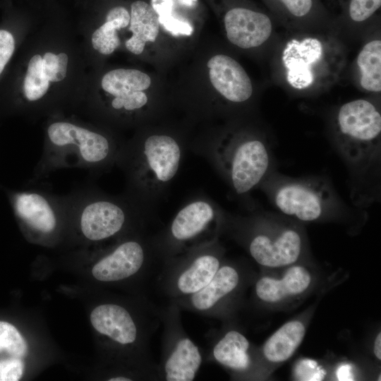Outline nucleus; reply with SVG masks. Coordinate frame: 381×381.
<instances>
[{"mask_svg": "<svg viewBox=\"0 0 381 381\" xmlns=\"http://www.w3.org/2000/svg\"><path fill=\"white\" fill-rule=\"evenodd\" d=\"M124 147L99 131L65 120L53 121L47 128L44 149L32 181L42 180L63 168L105 172L119 167Z\"/></svg>", "mask_w": 381, "mask_h": 381, "instance_id": "f257e3e1", "label": "nucleus"}, {"mask_svg": "<svg viewBox=\"0 0 381 381\" xmlns=\"http://www.w3.org/2000/svg\"><path fill=\"white\" fill-rule=\"evenodd\" d=\"M174 135L153 133L125 145L119 167L126 176L125 194L151 213L176 176L184 154Z\"/></svg>", "mask_w": 381, "mask_h": 381, "instance_id": "f03ea898", "label": "nucleus"}, {"mask_svg": "<svg viewBox=\"0 0 381 381\" xmlns=\"http://www.w3.org/2000/svg\"><path fill=\"white\" fill-rule=\"evenodd\" d=\"M67 198L68 221H73L82 236L92 242L141 231L150 214L125 193L112 195L85 187L68 194Z\"/></svg>", "mask_w": 381, "mask_h": 381, "instance_id": "7ed1b4c3", "label": "nucleus"}, {"mask_svg": "<svg viewBox=\"0 0 381 381\" xmlns=\"http://www.w3.org/2000/svg\"><path fill=\"white\" fill-rule=\"evenodd\" d=\"M206 158L238 196H245L269 176L271 155L260 136L230 133L192 150Z\"/></svg>", "mask_w": 381, "mask_h": 381, "instance_id": "20e7f679", "label": "nucleus"}, {"mask_svg": "<svg viewBox=\"0 0 381 381\" xmlns=\"http://www.w3.org/2000/svg\"><path fill=\"white\" fill-rule=\"evenodd\" d=\"M334 135L339 152L351 170L368 174L381 152V114L371 101L358 99L342 104L336 113Z\"/></svg>", "mask_w": 381, "mask_h": 381, "instance_id": "39448f33", "label": "nucleus"}, {"mask_svg": "<svg viewBox=\"0 0 381 381\" xmlns=\"http://www.w3.org/2000/svg\"><path fill=\"white\" fill-rule=\"evenodd\" d=\"M282 60L291 87L299 91H314L337 81L346 59L343 49L334 39L306 36L287 42Z\"/></svg>", "mask_w": 381, "mask_h": 381, "instance_id": "423d86ee", "label": "nucleus"}, {"mask_svg": "<svg viewBox=\"0 0 381 381\" xmlns=\"http://www.w3.org/2000/svg\"><path fill=\"white\" fill-rule=\"evenodd\" d=\"M226 219L219 205L206 196L186 202L169 224L153 235L162 264L193 248L218 240Z\"/></svg>", "mask_w": 381, "mask_h": 381, "instance_id": "0eeeda50", "label": "nucleus"}, {"mask_svg": "<svg viewBox=\"0 0 381 381\" xmlns=\"http://www.w3.org/2000/svg\"><path fill=\"white\" fill-rule=\"evenodd\" d=\"M261 185L280 212L301 222L328 218L344 209L332 186L322 177L274 176Z\"/></svg>", "mask_w": 381, "mask_h": 381, "instance_id": "6e6552de", "label": "nucleus"}, {"mask_svg": "<svg viewBox=\"0 0 381 381\" xmlns=\"http://www.w3.org/2000/svg\"><path fill=\"white\" fill-rule=\"evenodd\" d=\"M227 222L235 226L238 240L250 257L262 267H288L295 264L303 253V235L292 225L260 217L239 221L228 217Z\"/></svg>", "mask_w": 381, "mask_h": 381, "instance_id": "1a4fd4ad", "label": "nucleus"}, {"mask_svg": "<svg viewBox=\"0 0 381 381\" xmlns=\"http://www.w3.org/2000/svg\"><path fill=\"white\" fill-rule=\"evenodd\" d=\"M224 252L218 239L167 260L156 277L159 292L169 301L197 292L214 277L224 260Z\"/></svg>", "mask_w": 381, "mask_h": 381, "instance_id": "9d476101", "label": "nucleus"}, {"mask_svg": "<svg viewBox=\"0 0 381 381\" xmlns=\"http://www.w3.org/2000/svg\"><path fill=\"white\" fill-rule=\"evenodd\" d=\"M181 310L172 301L159 309L163 325L159 380L192 381L204 360L201 350L183 329Z\"/></svg>", "mask_w": 381, "mask_h": 381, "instance_id": "9b49d317", "label": "nucleus"}, {"mask_svg": "<svg viewBox=\"0 0 381 381\" xmlns=\"http://www.w3.org/2000/svg\"><path fill=\"white\" fill-rule=\"evenodd\" d=\"M159 308L155 304L135 315L128 308L116 303L97 306L90 321L99 334L121 346H131L147 358L152 359L150 339L161 322Z\"/></svg>", "mask_w": 381, "mask_h": 381, "instance_id": "f8f14e48", "label": "nucleus"}, {"mask_svg": "<svg viewBox=\"0 0 381 381\" xmlns=\"http://www.w3.org/2000/svg\"><path fill=\"white\" fill-rule=\"evenodd\" d=\"M162 262L153 236L142 231L126 237L104 254L93 266V277L102 282H119L144 274L159 272Z\"/></svg>", "mask_w": 381, "mask_h": 381, "instance_id": "ddd939ff", "label": "nucleus"}, {"mask_svg": "<svg viewBox=\"0 0 381 381\" xmlns=\"http://www.w3.org/2000/svg\"><path fill=\"white\" fill-rule=\"evenodd\" d=\"M246 272L237 264L224 260L203 288L193 294L169 301L205 317L226 319L246 282Z\"/></svg>", "mask_w": 381, "mask_h": 381, "instance_id": "4468645a", "label": "nucleus"}, {"mask_svg": "<svg viewBox=\"0 0 381 381\" xmlns=\"http://www.w3.org/2000/svg\"><path fill=\"white\" fill-rule=\"evenodd\" d=\"M9 198L17 219L35 238H49L56 234L62 221H68L67 195L30 188L11 191Z\"/></svg>", "mask_w": 381, "mask_h": 381, "instance_id": "2eb2a0df", "label": "nucleus"}, {"mask_svg": "<svg viewBox=\"0 0 381 381\" xmlns=\"http://www.w3.org/2000/svg\"><path fill=\"white\" fill-rule=\"evenodd\" d=\"M204 360L217 363L236 377H248L257 369L255 351L246 335L231 325L210 334Z\"/></svg>", "mask_w": 381, "mask_h": 381, "instance_id": "dca6fc26", "label": "nucleus"}, {"mask_svg": "<svg viewBox=\"0 0 381 381\" xmlns=\"http://www.w3.org/2000/svg\"><path fill=\"white\" fill-rule=\"evenodd\" d=\"M224 25L228 40L241 49L261 46L273 30L272 20L267 14L243 6L229 9L224 16Z\"/></svg>", "mask_w": 381, "mask_h": 381, "instance_id": "f3484780", "label": "nucleus"}, {"mask_svg": "<svg viewBox=\"0 0 381 381\" xmlns=\"http://www.w3.org/2000/svg\"><path fill=\"white\" fill-rule=\"evenodd\" d=\"M209 78L216 91L226 100L241 104L252 96V82L242 66L225 54L213 56L207 63Z\"/></svg>", "mask_w": 381, "mask_h": 381, "instance_id": "a211bd4d", "label": "nucleus"}, {"mask_svg": "<svg viewBox=\"0 0 381 381\" xmlns=\"http://www.w3.org/2000/svg\"><path fill=\"white\" fill-rule=\"evenodd\" d=\"M313 282L309 270L302 265L288 266L280 277L263 275L253 287L255 298L265 304H279L305 293Z\"/></svg>", "mask_w": 381, "mask_h": 381, "instance_id": "6ab92c4d", "label": "nucleus"}, {"mask_svg": "<svg viewBox=\"0 0 381 381\" xmlns=\"http://www.w3.org/2000/svg\"><path fill=\"white\" fill-rule=\"evenodd\" d=\"M306 334V326L299 320L286 322L277 329L264 343L261 354L271 363L288 361L296 352Z\"/></svg>", "mask_w": 381, "mask_h": 381, "instance_id": "aec40b11", "label": "nucleus"}, {"mask_svg": "<svg viewBox=\"0 0 381 381\" xmlns=\"http://www.w3.org/2000/svg\"><path fill=\"white\" fill-rule=\"evenodd\" d=\"M129 30L132 36L126 40V49L134 54H140L147 42H153L159 31V18L155 10L143 1H134L131 6Z\"/></svg>", "mask_w": 381, "mask_h": 381, "instance_id": "412c9836", "label": "nucleus"}, {"mask_svg": "<svg viewBox=\"0 0 381 381\" xmlns=\"http://www.w3.org/2000/svg\"><path fill=\"white\" fill-rule=\"evenodd\" d=\"M358 83L365 91H381V40H372L364 44L356 59Z\"/></svg>", "mask_w": 381, "mask_h": 381, "instance_id": "4be33fe9", "label": "nucleus"}, {"mask_svg": "<svg viewBox=\"0 0 381 381\" xmlns=\"http://www.w3.org/2000/svg\"><path fill=\"white\" fill-rule=\"evenodd\" d=\"M150 85V77L137 69H114L107 72L101 81L102 89L114 97L144 91Z\"/></svg>", "mask_w": 381, "mask_h": 381, "instance_id": "5701e85b", "label": "nucleus"}, {"mask_svg": "<svg viewBox=\"0 0 381 381\" xmlns=\"http://www.w3.org/2000/svg\"><path fill=\"white\" fill-rule=\"evenodd\" d=\"M49 86V80L42 69V58L35 54L28 63L23 84L24 95L29 102L38 101L45 95Z\"/></svg>", "mask_w": 381, "mask_h": 381, "instance_id": "b1692460", "label": "nucleus"}, {"mask_svg": "<svg viewBox=\"0 0 381 381\" xmlns=\"http://www.w3.org/2000/svg\"><path fill=\"white\" fill-rule=\"evenodd\" d=\"M270 6L281 16L293 20H305L322 11L318 0H267Z\"/></svg>", "mask_w": 381, "mask_h": 381, "instance_id": "393cba45", "label": "nucleus"}, {"mask_svg": "<svg viewBox=\"0 0 381 381\" xmlns=\"http://www.w3.org/2000/svg\"><path fill=\"white\" fill-rule=\"evenodd\" d=\"M126 25L117 20L106 21L92 35L93 48L102 54H110L119 46L120 40L116 31Z\"/></svg>", "mask_w": 381, "mask_h": 381, "instance_id": "a878e982", "label": "nucleus"}, {"mask_svg": "<svg viewBox=\"0 0 381 381\" xmlns=\"http://www.w3.org/2000/svg\"><path fill=\"white\" fill-rule=\"evenodd\" d=\"M27 344L11 324L0 321V352L6 351L13 357L20 358L27 353Z\"/></svg>", "mask_w": 381, "mask_h": 381, "instance_id": "bb28decb", "label": "nucleus"}, {"mask_svg": "<svg viewBox=\"0 0 381 381\" xmlns=\"http://www.w3.org/2000/svg\"><path fill=\"white\" fill-rule=\"evenodd\" d=\"M380 6L381 0H348L346 12L351 21L361 23L371 18Z\"/></svg>", "mask_w": 381, "mask_h": 381, "instance_id": "cd10ccee", "label": "nucleus"}, {"mask_svg": "<svg viewBox=\"0 0 381 381\" xmlns=\"http://www.w3.org/2000/svg\"><path fill=\"white\" fill-rule=\"evenodd\" d=\"M68 61V56L65 53L56 55L47 52L44 55L42 58V69L49 81L59 82L66 77Z\"/></svg>", "mask_w": 381, "mask_h": 381, "instance_id": "c85d7f7f", "label": "nucleus"}, {"mask_svg": "<svg viewBox=\"0 0 381 381\" xmlns=\"http://www.w3.org/2000/svg\"><path fill=\"white\" fill-rule=\"evenodd\" d=\"M148 103V97L144 91H135L115 97L110 102V107L115 111L133 113L143 109Z\"/></svg>", "mask_w": 381, "mask_h": 381, "instance_id": "c756f323", "label": "nucleus"}, {"mask_svg": "<svg viewBox=\"0 0 381 381\" xmlns=\"http://www.w3.org/2000/svg\"><path fill=\"white\" fill-rule=\"evenodd\" d=\"M24 370V363L20 358L13 357L0 361V381H17Z\"/></svg>", "mask_w": 381, "mask_h": 381, "instance_id": "7c9ffc66", "label": "nucleus"}, {"mask_svg": "<svg viewBox=\"0 0 381 381\" xmlns=\"http://www.w3.org/2000/svg\"><path fill=\"white\" fill-rule=\"evenodd\" d=\"M15 49V40L13 35L0 30V75L11 58Z\"/></svg>", "mask_w": 381, "mask_h": 381, "instance_id": "2f4dec72", "label": "nucleus"}, {"mask_svg": "<svg viewBox=\"0 0 381 381\" xmlns=\"http://www.w3.org/2000/svg\"><path fill=\"white\" fill-rule=\"evenodd\" d=\"M130 14L125 8L116 6L108 12L106 20L107 21L117 20L123 23L127 26L130 23Z\"/></svg>", "mask_w": 381, "mask_h": 381, "instance_id": "473e14b6", "label": "nucleus"}, {"mask_svg": "<svg viewBox=\"0 0 381 381\" xmlns=\"http://www.w3.org/2000/svg\"><path fill=\"white\" fill-rule=\"evenodd\" d=\"M373 353L379 361L381 360V334L379 333L376 336L374 345H373Z\"/></svg>", "mask_w": 381, "mask_h": 381, "instance_id": "72a5a7b5", "label": "nucleus"}]
</instances>
